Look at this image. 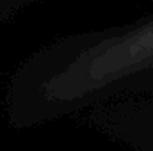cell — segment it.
<instances>
[{
	"label": "cell",
	"mask_w": 153,
	"mask_h": 151,
	"mask_svg": "<svg viewBox=\"0 0 153 151\" xmlns=\"http://www.w3.org/2000/svg\"><path fill=\"white\" fill-rule=\"evenodd\" d=\"M153 59V23L82 53L68 70V93L85 94Z\"/></svg>",
	"instance_id": "obj_1"
}]
</instances>
